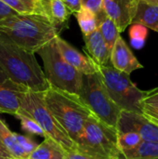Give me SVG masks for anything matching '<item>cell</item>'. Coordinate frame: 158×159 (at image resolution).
<instances>
[{
	"mask_svg": "<svg viewBox=\"0 0 158 159\" xmlns=\"http://www.w3.org/2000/svg\"><path fill=\"white\" fill-rule=\"evenodd\" d=\"M0 70L13 83L28 90L45 92L50 88L34 52L0 40Z\"/></svg>",
	"mask_w": 158,
	"mask_h": 159,
	"instance_id": "6da1fadb",
	"label": "cell"
},
{
	"mask_svg": "<svg viewBox=\"0 0 158 159\" xmlns=\"http://www.w3.org/2000/svg\"><path fill=\"white\" fill-rule=\"evenodd\" d=\"M60 35V32L41 15L17 14L0 20V40L35 52Z\"/></svg>",
	"mask_w": 158,
	"mask_h": 159,
	"instance_id": "7a4b0ae2",
	"label": "cell"
},
{
	"mask_svg": "<svg viewBox=\"0 0 158 159\" xmlns=\"http://www.w3.org/2000/svg\"><path fill=\"white\" fill-rule=\"evenodd\" d=\"M43 95L49 111L76 144L86 120L92 115L89 108L79 95L51 86L43 92Z\"/></svg>",
	"mask_w": 158,
	"mask_h": 159,
	"instance_id": "3957f363",
	"label": "cell"
},
{
	"mask_svg": "<svg viewBox=\"0 0 158 159\" xmlns=\"http://www.w3.org/2000/svg\"><path fill=\"white\" fill-rule=\"evenodd\" d=\"M76 151L96 159H125L117 144V130L93 114L86 120Z\"/></svg>",
	"mask_w": 158,
	"mask_h": 159,
	"instance_id": "277c9868",
	"label": "cell"
},
{
	"mask_svg": "<svg viewBox=\"0 0 158 159\" xmlns=\"http://www.w3.org/2000/svg\"><path fill=\"white\" fill-rule=\"evenodd\" d=\"M41 57L45 75L50 86L74 94H80L83 74L70 65L61 55L55 38L35 51Z\"/></svg>",
	"mask_w": 158,
	"mask_h": 159,
	"instance_id": "5b68a950",
	"label": "cell"
},
{
	"mask_svg": "<svg viewBox=\"0 0 158 159\" xmlns=\"http://www.w3.org/2000/svg\"><path fill=\"white\" fill-rule=\"evenodd\" d=\"M32 117L45 133V138L51 139L60 144L66 152L76 151V144L69 137L55 116L47 108L43 92L32 90L24 91L20 96V106Z\"/></svg>",
	"mask_w": 158,
	"mask_h": 159,
	"instance_id": "8992f818",
	"label": "cell"
},
{
	"mask_svg": "<svg viewBox=\"0 0 158 159\" xmlns=\"http://www.w3.org/2000/svg\"><path fill=\"white\" fill-rule=\"evenodd\" d=\"M102 82L112 98L121 110L142 113L141 102L146 91L140 89L129 78V75L116 70L111 64L97 65Z\"/></svg>",
	"mask_w": 158,
	"mask_h": 159,
	"instance_id": "52a82bcc",
	"label": "cell"
},
{
	"mask_svg": "<svg viewBox=\"0 0 158 159\" xmlns=\"http://www.w3.org/2000/svg\"><path fill=\"white\" fill-rule=\"evenodd\" d=\"M79 96L96 117L116 129L121 109L110 97L98 71L83 75Z\"/></svg>",
	"mask_w": 158,
	"mask_h": 159,
	"instance_id": "ba28073f",
	"label": "cell"
},
{
	"mask_svg": "<svg viewBox=\"0 0 158 159\" xmlns=\"http://www.w3.org/2000/svg\"><path fill=\"white\" fill-rule=\"evenodd\" d=\"M116 130L117 133L133 131L138 133L142 141L158 142V127L142 113L121 110Z\"/></svg>",
	"mask_w": 158,
	"mask_h": 159,
	"instance_id": "9c48e42d",
	"label": "cell"
},
{
	"mask_svg": "<svg viewBox=\"0 0 158 159\" xmlns=\"http://www.w3.org/2000/svg\"><path fill=\"white\" fill-rule=\"evenodd\" d=\"M140 0H103L102 10L116 25L119 33L124 32L137 13Z\"/></svg>",
	"mask_w": 158,
	"mask_h": 159,
	"instance_id": "30bf717a",
	"label": "cell"
},
{
	"mask_svg": "<svg viewBox=\"0 0 158 159\" xmlns=\"http://www.w3.org/2000/svg\"><path fill=\"white\" fill-rule=\"evenodd\" d=\"M110 63L114 68L127 75H130L135 70L143 68L121 36L116 39L111 50Z\"/></svg>",
	"mask_w": 158,
	"mask_h": 159,
	"instance_id": "8fae6325",
	"label": "cell"
},
{
	"mask_svg": "<svg viewBox=\"0 0 158 159\" xmlns=\"http://www.w3.org/2000/svg\"><path fill=\"white\" fill-rule=\"evenodd\" d=\"M57 48L62 58L73 67L83 75H90L97 72V64H95L88 57L83 55L79 50L74 48L67 41L60 35L55 37Z\"/></svg>",
	"mask_w": 158,
	"mask_h": 159,
	"instance_id": "7c38bea8",
	"label": "cell"
},
{
	"mask_svg": "<svg viewBox=\"0 0 158 159\" xmlns=\"http://www.w3.org/2000/svg\"><path fill=\"white\" fill-rule=\"evenodd\" d=\"M84 41L88 57L95 64L99 66L110 64L111 50L107 47L99 29L88 35H84Z\"/></svg>",
	"mask_w": 158,
	"mask_h": 159,
	"instance_id": "4fadbf2b",
	"label": "cell"
},
{
	"mask_svg": "<svg viewBox=\"0 0 158 159\" xmlns=\"http://www.w3.org/2000/svg\"><path fill=\"white\" fill-rule=\"evenodd\" d=\"M27 89L7 81L0 83V114L15 115L20 106V96Z\"/></svg>",
	"mask_w": 158,
	"mask_h": 159,
	"instance_id": "5bb4252c",
	"label": "cell"
},
{
	"mask_svg": "<svg viewBox=\"0 0 158 159\" xmlns=\"http://www.w3.org/2000/svg\"><path fill=\"white\" fill-rule=\"evenodd\" d=\"M44 16L59 31L68 26L71 12L61 0H41Z\"/></svg>",
	"mask_w": 158,
	"mask_h": 159,
	"instance_id": "9a60e30c",
	"label": "cell"
},
{
	"mask_svg": "<svg viewBox=\"0 0 158 159\" xmlns=\"http://www.w3.org/2000/svg\"><path fill=\"white\" fill-rule=\"evenodd\" d=\"M132 23H138L158 33V4L139 1L137 13Z\"/></svg>",
	"mask_w": 158,
	"mask_h": 159,
	"instance_id": "2e32d148",
	"label": "cell"
},
{
	"mask_svg": "<svg viewBox=\"0 0 158 159\" xmlns=\"http://www.w3.org/2000/svg\"><path fill=\"white\" fill-rule=\"evenodd\" d=\"M66 151L51 139L45 140L37 145L34 151L29 156V159H64Z\"/></svg>",
	"mask_w": 158,
	"mask_h": 159,
	"instance_id": "e0dca14e",
	"label": "cell"
},
{
	"mask_svg": "<svg viewBox=\"0 0 158 159\" xmlns=\"http://www.w3.org/2000/svg\"><path fill=\"white\" fill-rule=\"evenodd\" d=\"M0 143L9 152L14 159H27L29 156L20 146L16 139V133L12 132L6 123L0 118Z\"/></svg>",
	"mask_w": 158,
	"mask_h": 159,
	"instance_id": "ac0fdd59",
	"label": "cell"
},
{
	"mask_svg": "<svg viewBox=\"0 0 158 159\" xmlns=\"http://www.w3.org/2000/svg\"><path fill=\"white\" fill-rule=\"evenodd\" d=\"M125 159L158 158V142L142 141L136 147L122 151Z\"/></svg>",
	"mask_w": 158,
	"mask_h": 159,
	"instance_id": "d6986e66",
	"label": "cell"
},
{
	"mask_svg": "<svg viewBox=\"0 0 158 159\" xmlns=\"http://www.w3.org/2000/svg\"><path fill=\"white\" fill-rule=\"evenodd\" d=\"M83 35H88L99 28L100 19L90 9L82 7L79 11L74 13Z\"/></svg>",
	"mask_w": 158,
	"mask_h": 159,
	"instance_id": "ffe728a7",
	"label": "cell"
},
{
	"mask_svg": "<svg viewBox=\"0 0 158 159\" xmlns=\"http://www.w3.org/2000/svg\"><path fill=\"white\" fill-rule=\"evenodd\" d=\"M142 114L149 120H158V88L146 91L141 102Z\"/></svg>",
	"mask_w": 158,
	"mask_h": 159,
	"instance_id": "44dd1931",
	"label": "cell"
},
{
	"mask_svg": "<svg viewBox=\"0 0 158 159\" xmlns=\"http://www.w3.org/2000/svg\"><path fill=\"white\" fill-rule=\"evenodd\" d=\"M99 31L101 32L102 36L103 37L107 47L110 50H112L116 39L120 36V33L115 25V23L106 16V14L101 19Z\"/></svg>",
	"mask_w": 158,
	"mask_h": 159,
	"instance_id": "7402d4cb",
	"label": "cell"
},
{
	"mask_svg": "<svg viewBox=\"0 0 158 159\" xmlns=\"http://www.w3.org/2000/svg\"><path fill=\"white\" fill-rule=\"evenodd\" d=\"M14 116L20 120V127H21L22 130H24L25 132H27L30 135L31 134L32 135H38V136H43L45 138V133L43 132L42 129L23 110H21L20 108L17 111V113L14 115Z\"/></svg>",
	"mask_w": 158,
	"mask_h": 159,
	"instance_id": "603a6c76",
	"label": "cell"
},
{
	"mask_svg": "<svg viewBox=\"0 0 158 159\" xmlns=\"http://www.w3.org/2000/svg\"><path fill=\"white\" fill-rule=\"evenodd\" d=\"M142 139L141 136L133 131L117 133V144L121 152L136 147L142 143Z\"/></svg>",
	"mask_w": 158,
	"mask_h": 159,
	"instance_id": "cb8c5ba5",
	"label": "cell"
},
{
	"mask_svg": "<svg viewBox=\"0 0 158 159\" xmlns=\"http://www.w3.org/2000/svg\"><path fill=\"white\" fill-rule=\"evenodd\" d=\"M148 31L147 28L142 24L134 23V25L131 26L129 30V35H130V41L134 48H141L143 47V44L145 42V38L147 36Z\"/></svg>",
	"mask_w": 158,
	"mask_h": 159,
	"instance_id": "d4e9b609",
	"label": "cell"
},
{
	"mask_svg": "<svg viewBox=\"0 0 158 159\" xmlns=\"http://www.w3.org/2000/svg\"><path fill=\"white\" fill-rule=\"evenodd\" d=\"M16 139H17V142L19 143L20 146L23 149V151L28 156H30L38 145L30 136L16 133Z\"/></svg>",
	"mask_w": 158,
	"mask_h": 159,
	"instance_id": "484cf974",
	"label": "cell"
},
{
	"mask_svg": "<svg viewBox=\"0 0 158 159\" xmlns=\"http://www.w3.org/2000/svg\"><path fill=\"white\" fill-rule=\"evenodd\" d=\"M102 2L103 0H81V5L84 7H87L93 11L98 17L104 13L102 10Z\"/></svg>",
	"mask_w": 158,
	"mask_h": 159,
	"instance_id": "4316f807",
	"label": "cell"
},
{
	"mask_svg": "<svg viewBox=\"0 0 158 159\" xmlns=\"http://www.w3.org/2000/svg\"><path fill=\"white\" fill-rule=\"evenodd\" d=\"M5 4H7L9 7L14 9L20 14H28L32 13V11L20 1V0H1Z\"/></svg>",
	"mask_w": 158,
	"mask_h": 159,
	"instance_id": "83f0119b",
	"label": "cell"
},
{
	"mask_svg": "<svg viewBox=\"0 0 158 159\" xmlns=\"http://www.w3.org/2000/svg\"><path fill=\"white\" fill-rule=\"evenodd\" d=\"M20 1L32 11V13L44 16L42 6H41V0H20Z\"/></svg>",
	"mask_w": 158,
	"mask_h": 159,
	"instance_id": "f1b7e54d",
	"label": "cell"
},
{
	"mask_svg": "<svg viewBox=\"0 0 158 159\" xmlns=\"http://www.w3.org/2000/svg\"><path fill=\"white\" fill-rule=\"evenodd\" d=\"M17 14H19L17 11H15L14 9L9 7L7 4H5L4 2H2L0 0V20L1 19H5L7 17L17 15Z\"/></svg>",
	"mask_w": 158,
	"mask_h": 159,
	"instance_id": "f546056e",
	"label": "cell"
},
{
	"mask_svg": "<svg viewBox=\"0 0 158 159\" xmlns=\"http://www.w3.org/2000/svg\"><path fill=\"white\" fill-rule=\"evenodd\" d=\"M61 1L65 4V6L68 7V9L72 14L76 13L82 7L81 0H61Z\"/></svg>",
	"mask_w": 158,
	"mask_h": 159,
	"instance_id": "4dcf8cb0",
	"label": "cell"
},
{
	"mask_svg": "<svg viewBox=\"0 0 158 159\" xmlns=\"http://www.w3.org/2000/svg\"><path fill=\"white\" fill-rule=\"evenodd\" d=\"M64 159H96L90 157L87 155H84L78 151H73V152H66L65 158Z\"/></svg>",
	"mask_w": 158,
	"mask_h": 159,
	"instance_id": "1f68e13d",
	"label": "cell"
},
{
	"mask_svg": "<svg viewBox=\"0 0 158 159\" xmlns=\"http://www.w3.org/2000/svg\"><path fill=\"white\" fill-rule=\"evenodd\" d=\"M12 157V156L9 154V152L4 147V145L0 143V159H6Z\"/></svg>",
	"mask_w": 158,
	"mask_h": 159,
	"instance_id": "d6a6232c",
	"label": "cell"
},
{
	"mask_svg": "<svg viewBox=\"0 0 158 159\" xmlns=\"http://www.w3.org/2000/svg\"><path fill=\"white\" fill-rule=\"evenodd\" d=\"M7 81H9V79L6 76V75L0 70V83H4V82H7Z\"/></svg>",
	"mask_w": 158,
	"mask_h": 159,
	"instance_id": "836d02e7",
	"label": "cell"
},
{
	"mask_svg": "<svg viewBox=\"0 0 158 159\" xmlns=\"http://www.w3.org/2000/svg\"><path fill=\"white\" fill-rule=\"evenodd\" d=\"M141 1H145L148 3H152V4H158V0H141Z\"/></svg>",
	"mask_w": 158,
	"mask_h": 159,
	"instance_id": "e575fe53",
	"label": "cell"
},
{
	"mask_svg": "<svg viewBox=\"0 0 158 159\" xmlns=\"http://www.w3.org/2000/svg\"><path fill=\"white\" fill-rule=\"evenodd\" d=\"M148 120H149V119H148ZM150 121H151V122H153L154 124H156V125L158 127V120H150Z\"/></svg>",
	"mask_w": 158,
	"mask_h": 159,
	"instance_id": "d590c367",
	"label": "cell"
},
{
	"mask_svg": "<svg viewBox=\"0 0 158 159\" xmlns=\"http://www.w3.org/2000/svg\"><path fill=\"white\" fill-rule=\"evenodd\" d=\"M6 159H14L13 157H9V158H6Z\"/></svg>",
	"mask_w": 158,
	"mask_h": 159,
	"instance_id": "8d00e7d4",
	"label": "cell"
},
{
	"mask_svg": "<svg viewBox=\"0 0 158 159\" xmlns=\"http://www.w3.org/2000/svg\"><path fill=\"white\" fill-rule=\"evenodd\" d=\"M156 159H158V158H156Z\"/></svg>",
	"mask_w": 158,
	"mask_h": 159,
	"instance_id": "74e56055",
	"label": "cell"
},
{
	"mask_svg": "<svg viewBox=\"0 0 158 159\" xmlns=\"http://www.w3.org/2000/svg\"><path fill=\"white\" fill-rule=\"evenodd\" d=\"M27 159H29V158H27Z\"/></svg>",
	"mask_w": 158,
	"mask_h": 159,
	"instance_id": "f35d334b",
	"label": "cell"
}]
</instances>
